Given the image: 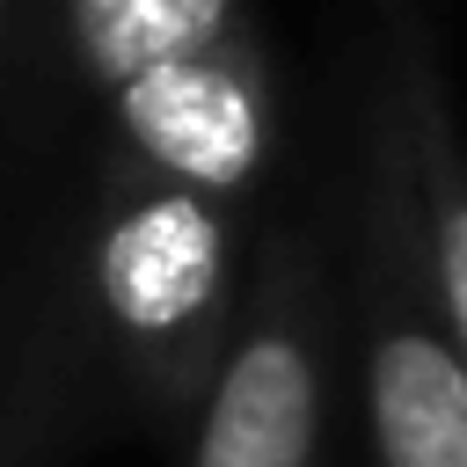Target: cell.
Returning <instances> with one entry per match:
<instances>
[{"label": "cell", "mask_w": 467, "mask_h": 467, "mask_svg": "<svg viewBox=\"0 0 467 467\" xmlns=\"http://www.w3.org/2000/svg\"><path fill=\"white\" fill-rule=\"evenodd\" d=\"M22 44H29V0H0V73Z\"/></svg>", "instance_id": "ba28073f"}, {"label": "cell", "mask_w": 467, "mask_h": 467, "mask_svg": "<svg viewBox=\"0 0 467 467\" xmlns=\"http://www.w3.org/2000/svg\"><path fill=\"white\" fill-rule=\"evenodd\" d=\"M66 285L95 365L146 416H197L241 314V212L102 153Z\"/></svg>", "instance_id": "6da1fadb"}, {"label": "cell", "mask_w": 467, "mask_h": 467, "mask_svg": "<svg viewBox=\"0 0 467 467\" xmlns=\"http://www.w3.org/2000/svg\"><path fill=\"white\" fill-rule=\"evenodd\" d=\"M263 29V0H51L44 44L88 102H109L153 66Z\"/></svg>", "instance_id": "52a82bcc"}, {"label": "cell", "mask_w": 467, "mask_h": 467, "mask_svg": "<svg viewBox=\"0 0 467 467\" xmlns=\"http://www.w3.org/2000/svg\"><path fill=\"white\" fill-rule=\"evenodd\" d=\"M109 161L182 182L226 212H241L277 168V66L270 36H234L190 51L175 66L139 73L102 102Z\"/></svg>", "instance_id": "277c9868"}, {"label": "cell", "mask_w": 467, "mask_h": 467, "mask_svg": "<svg viewBox=\"0 0 467 467\" xmlns=\"http://www.w3.org/2000/svg\"><path fill=\"white\" fill-rule=\"evenodd\" d=\"M409 131V161H416V197H423V248H431V285L438 306L467 350V153L452 139V102H445V66L431 51V29L416 22V7H394L387 22V51L372 73Z\"/></svg>", "instance_id": "8992f818"}, {"label": "cell", "mask_w": 467, "mask_h": 467, "mask_svg": "<svg viewBox=\"0 0 467 467\" xmlns=\"http://www.w3.org/2000/svg\"><path fill=\"white\" fill-rule=\"evenodd\" d=\"M336 277L328 255L285 226L241 285L226 358L197 401L190 467H321L336 379Z\"/></svg>", "instance_id": "3957f363"}, {"label": "cell", "mask_w": 467, "mask_h": 467, "mask_svg": "<svg viewBox=\"0 0 467 467\" xmlns=\"http://www.w3.org/2000/svg\"><path fill=\"white\" fill-rule=\"evenodd\" d=\"M343 314L358 343L372 460L379 467H467V350L431 285L409 131L379 80L365 95V182H358Z\"/></svg>", "instance_id": "7a4b0ae2"}, {"label": "cell", "mask_w": 467, "mask_h": 467, "mask_svg": "<svg viewBox=\"0 0 467 467\" xmlns=\"http://www.w3.org/2000/svg\"><path fill=\"white\" fill-rule=\"evenodd\" d=\"M95 372L66 270L0 277V467H58Z\"/></svg>", "instance_id": "5b68a950"}]
</instances>
